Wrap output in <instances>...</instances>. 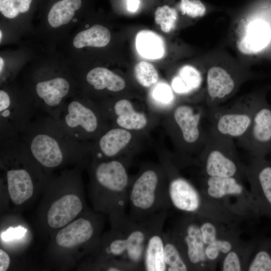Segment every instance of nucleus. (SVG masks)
<instances>
[{
	"instance_id": "obj_33",
	"label": "nucleus",
	"mask_w": 271,
	"mask_h": 271,
	"mask_svg": "<svg viewBox=\"0 0 271 271\" xmlns=\"http://www.w3.org/2000/svg\"><path fill=\"white\" fill-rule=\"evenodd\" d=\"M178 18V14L175 9L167 5L159 7L155 13V21L160 25L161 30L168 33L173 30Z\"/></svg>"
},
{
	"instance_id": "obj_5",
	"label": "nucleus",
	"mask_w": 271,
	"mask_h": 271,
	"mask_svg": "<svg viewBox=\"0 0 271 271\" xmlns=\"http://www.w3.org/2000/svg\"><path fill=\"white\" fill-rule=\"evenodd\" d=\"M128 215L134 221H141L171 208L168 196L167 178L161 169L143 170L131 181L128 195Z\"/></svg>"
},
{
	"instance_id": "obj_26",
	"label": "nucleus",
	"mask_w": 271,
	"mask_h": 271,
	"mask_svg": "<svg viewBox=\"0 0 271 271\" xmlns=\"http://www.w3.org/2000/svg\"><path fill=\"white\" fill-rule=\"evenodd\" d=\"M113 110L116 115V122L121 128L127 130H140L147 124L145 115L134 109L128 100L120 99L114 105Z\"/></svg>"
},
{
	"instance_id": "obj_22",
	"label": "nucleus",
	"mask_w": 271,
	"mask_h": 271,
	"mask_svg": "<svg viewBox=\"0 0 271 271\" xmlns=\"http://www.w3.org/2000/svg\"><path fill=\"white\" fill-rule=\"evenodd\" d=\"M83 208L79 196L67 193L53 202L46 216L47 222L52 228H62L71 222L80 213Z\"/></svg>"
},
{
	"instance_id": "obj_31",
	"label": "nucleus",
	"mask_w": 271,
	"mask_h": 271,
	"mask_svg": "<svg viewBox=\"0 0 271 271\" xmlns=\"http://www.w3.org/2000/svg\"><path fill=\"white\" fill-rule=\"evenodd\" d=\"M247 270L271 271V237L256 241L255 249Z\"/></svg>"
},
{
	"instance_id": "obj_29",
	"label": "nucleus",
	"mask_w": 271,
	"mask_h": 271,
	"mask_svg": "<svg viewBox=\"0 0 271 271\" xmlns=\"http://www.w3.org/2000/svg\"><path fill=\"white\" fill-rule=\"evenodd\" d=\"M202 82L200 71L193 66L187 65L180 68L172 80L171 87L177 93L187 94L198 90Z\"/></svg>"
},
{
	"instance_id": "obj_32",
	"label": "nucleus",
	"mask_w": 271,
	"mask_h": 271,
	"mask_svg": "<svg viewBox=\"0 0 271 271\" xmlns=\"http://www.w3.org/2000/svg\"><path fill=\"white\" fill-rule=\"evenodd\" d=\"M164 259L167 271H187L189 267L170 231L164 234Z\"/></svg>"
},
{
	"instance_id": "obj_23",
	"label": "nucleus",
	"mask_w": 271,
	"mask_h": 271,
	"mask_svg": "<svg viewBox=\"0 0 271 271\" xmlns=\"http://www.w3.org/2000/svg\"><path fill=\"white\" fill-rule=\"evenodd\" d=\"M111 40L109 30L99 24L76 31L70 42V48L78 53L85 48H102L106 46Z\"/></svg>"
},
{
	"instance_id": "obj_11",
	"label": "nucleus",
	"mask_w": 271,
	"mask_h": 271,
	"mask_svg": "<svg viewBox=\"0 0 271 271\" xmlns=\"http://www.w3.org/2000/svg\"><path fill=\"white\" fill-rule=\"evenodd\" d=\"M170 232L189 270H213L207 259L198 216L183 214Z\"/></svg>"
},
{
	"instance_id": "obj_12",
	"label": "nucleus",
	"mask_w": 271,
	"mask_h": 271,
	"mask_svg": "<svg viewBox=\"0 0 271 271\" xmlns=\"http://www.w3.org/2000/svg\"><path fill=\"white\" fill-rule=\"evenodd\" d=\"M72 137L82 142L99 129V119L79 90L68 98L55 118Z\"/></svg>"
},
{
	"instance_id": "obj_6",
	"label": "nucleus",
	"mask_w": 271,
	"mask_h": 271,
	"mask_svg": "<svg viewBox=\"0 0 271 271\" xmlns=\"http://www.w3.org/2000/svg\"><path fill=\"white\" fill-rule=\"evenodd\" d=\"M167 175L168 193L171 207L183 214L195 215L231 223L235 217L202 190L180 176L172 167Z\"/></svg>"
},
{
	"instance_id": "obj_21",
	"label": "nucleus",
	"mask_w": 271,
	"mask_h": 271,
	"mask_svg": "<svg viewBox=\"0 0 271 271\" xmlns=\"http://www.w3.org/2000/svg\"><path fill=\"white\" fill-rule=\"evenodd\" d=\"M271 38L268 24L261 20L250 21L245 27L236 41L238 50L245 55L256 54L264 49Z\"/></svg>"
},
{
	"instance_id": "obj_7",
	"label": "nucleus",
	"mask_w": 271,
	"mask_h": 271,
	"mask_svg": "<svg viewBox=\"0 0 271 271\" xmlns=\"http://www.w3.org/2000/svg\"><path fill=\"white\" fill-rule=\"evenodd\" d=\"M233 140L210 127L199 156L205 176L246 178L247 166L240 160Z\"/></svg>"
},
{
	"instance_id": "obj_15",
	"label": "nucleus",
	"mask_w": 271,
	"mask_h": 271,
	"mask_svg": "<svg viewBox=\"0 0 271 271\" xmlns=\"http://www.w3.org/2000/svg\"><path fill=\"white\" fill-rule=\"evenodd\" d=\"M246 178L260 215L271 219V162L267 158L250 157Z\"/></svg>"
},
{
	"instance_id": "obj_39",
	"label": "nucleus",
	"mask_w": 271,
	"mask_h": 271,
	"mask_svg": "<svg viewBox=\"0 0 271 271\" xmlns=\"http://www.w3.org/2000/svg\"><path fill=\"white\" fill-rule=\"evenodd\" d=\"M268 157H269V158H268L267 157V159L270 161V162H271V154L269 155Z\"/></svg>"
},
{
	"instance_id": "obj_1",
	"label": "nucleus",
	"mask_w": 271,
	"mask_h": 271,
	"mask_svg": "<svg viewBox=\"0 0 271 271\" xmlns=\"http://www.w3.org/2000/svg\"><path fill=\"white\" fill-rule=\"evenodd\" d=\"M22 135V143L31 157L45 168H57L67 158L79 156L84 149L82 142L72 137L49 115L32 120Z\"/></svg>"
},
{
	"instance_id": "obj_35",
	"label": "nucleus",
	"mask_w": 271,
	"mask_h": 271,
	"mask_svg": "<svg viewBox=\"0 0 271 271\" xmlns=\"http://www.w3.org/2000/svg\"><path fill=\"white\" fill-rule=\"evenodd\" d=\"M179 7L182 15L192 18L202 17L206 12L205 6L200 0H180Z\"/></svg>"
},
{
	"instance_id": "obj_36",
	"label": "nucleus",
	"mask_w": 271,
	"mask_h": 271,
	"mask_svg": "<svg viewBox=\"0 0 271 271\" xmlns=\"http://www.w3.org/2000/svg\"><path fill=\"white\" fill-rule=\"evenodd\" d=\"M153 95L157 100L164 103L170 102L173 98L171 88L165 83L157 85L154 89Z\"/></svg>"
},
{
	"instance_id": "obj_9",
	"label": "nucleus",
	"mask_w": 271,
	"mask_h": 271,
	"mask_svg": "<svg viewBox=\"0 0 271 271\" xmlns=\"http://www.w3.org/2000/svg\"><path fill=\"white\" fill-rule=\"evenodd\" d=\"M35 109L24 87L18 89L10 82L3 84L0 89L1 141L18 139L32 121Z\"/></svg>"
},
{
	"instance_id": "obj_25",
	"label": "nucleus",
	"mask_w": 271,
	"mask_h": 271,
	"mask_svg": "<svg viewBox=\"0 0 271 271\" xmlns=\"http://www.w3.org/2000/svg\"><path fill=\"white\" fill-rule=\"evenodd\" d=\"M256 241L241 242L225 254L220 261V270L223 271L247 270L255 249Z\"/></svg>"
},
{
	"instance_id": "obj_30",
	"label": "nucleus",
	"mask_w": 271,
	"mask_h": 271,
	"mask_svg": "<svg viewBox=\"0 0 271 271\" xmlns=\"http://www.w3.org/2000/svg\"><path fill=\"white\" fill-rule=\"evenodd\" d=\"M136 45L138 52L149 59L160 58L165 52L162 38L157 34L149 30H143L137 34Z\"/></svg>"
},
{
	"instance_id": "obj_8",
	"label": "nucleus",
	"mask_w": 271,
	"mask_h": 271,
	"mask_svg": "<svg viewBox=\"0 0 271 271\" xmlns=\"http://www.w3.org/2000/svg\"><path fill=\"white\" fill-rule=\"evenodd\" d=\"M205 177L202 191L240 221L261 216L250 191L241 179L233 177Z\"/></svg>"
},
{
	"instance_id": "obj_20",
	"label": "nucleus",
	"mask_w": 271,
	"mask_h": 271,
	"mask_svg": "<svg viewBox=\"0 0 271 271\" xmlns=\"http://www.w3.org/2000/svg\"><path fill=\"white\" fill-rule=\"evenodd\" d=\"M205 111L201 109L195 110L187 104L176 106L173 112V118L177 126L183 144L199 148L201 152L208 137V132L202 130L201 121Z\"/></svg>"
},
{
	"instance_id": "obj_14",
	"label": "nucleus",
	"mask_w": 271,
	"mask_h": 271,
	"mask_svg": "<svg viewBox=\"0 0 271 271\" xmlns=\"http://www.w3.org/2000/svg\"><path fill=\"white\" fill-rule=\"evenodd\" d=\"M84 0H40L42 26L50 34H59L79 20Z\"/></svg>"
},
{
	"instance_id": "obj_13",
	"label": "nucleus",
	"mask_w": 271,
	"mask_h": 271,
	"mask_svg": "<svg viewBox=\"0 0 271 271\" xmlns=\"http://www.w3.org/2000/svg\"><path fill=\"white\" fill-rule=\"evenodd\" d=\"M237 144L250 157L266 158L271 154V105L260 96L251 123Z\"/></svg>"
},
{
	"instance_id": "obj_18",
	"label": "nucleus",
	"mask_w": 271,
	"mask_h": 271,
	"mask_svg": "<svg viewBox=\"0 0 271 271\" xmlns=\"http://www.w3.org/2000/svg\"><path fill=\"white\" fill-rule=\"evenodd\" d=\"M243 78L242 76L235 74L223 66L210 67L205 77V101L207 107L219 105L232 97Z\"/></svg>"
},
{
	"instance_id": "obj_4",
	"label": "nucleus",
	"mask_w": 271,
	"mask_h": 271,
	"mask_svg": "<svg viewBox=\"0 0 271 271\" xmlns=\"http://www.w3.org/2000/svg\"><path fill=\"white\" fill-rule=\"evenodd\" d=\"M111 223V230L100 238L95 249L97 258L123 259L141 266L143 269L142 262L149 216L141 221H134L127 214Z\"/></svg>"
},
{
	"instance_id": "obj_3",
	"label": "nucleus",
	"mask_w": 271,
	"mask_h": 271,
	"mask_svg": "<svg viewBox=\"0 0 271 271\" xmlns=\"http://www.w3.org/2000/svg\"><path fill=\"white\" fill-rule=\"evenodd\" d=\"M63 66L40 68L29 77L24 87L36 108L54 118L66 100L79 90L72 70Z\"/></svg>"
},
{
	"instance_id": "obj_10",
	"label": "nucleus",
	"mask_w": 271,
	"mask_h": 271,
	"mask_svg": "<svg viewBox=\"0 0 271 271\" xmlns=\"http://www.w3.org/2000/svg\"><path fill=\"white\" fill-rule=\"evenodd\" d=\"M260 97L249 94L230 104L207 107L205 116L210 127L233 139L242 137L251 123Z\"/></svg>"
},
{
	"instance_id": "obj_2",
	"label": "nucleus",
	"mask_w": 271,
	"mask_h": 271,
	"mask_svg": "<svg viewBox=\"0 0 271 271\" xmlns=\"http://www.w3.org/2000/svg\"><path fill=\"white\" fill-rule=\"evenodd\" d=\"M131 181L124 163L102 161L93 167L91 198L96 210L109 214L110 221L125 216Z\"/></svg>"
},
{
	"instance_id": "obj_34",
	"label": "nucleus",
	"mask_w": 271,
	"mask_h": 271,
	"mask_svg": "<svg viewBox=\"0 0 271 271\" xmlns=\"http://www.w3.org/2000/svg\"><path fill=\"white\" fill-rule=\"evenodd\" d=\"M134 72L137 80L143 86L149 87L158 80L157 71L152 64L148 62L141 61L137 64Z\"/></svg>"
},
{
	"instance_id": "obj_28",
	"label": "nucleus",
	"mask_w": 271,
	"mask_h": 271,
	"mask_svg": "<svg viewBox=\"0 0 271 271\" xmlns=\"http://www.w3.org/2000/svg\"><path fill=\"white\" fill-rule=\"evenodd\" d=\"M40 0H0V14L3 20L19 22L30 17L38 8Z\"/></svg>"
},
{
	"instance_id": "obj_24",
	"label": "nucleus",
	"mask_w": 271,
	"mask_h": 271,
	"mask_svg": "<svg viewBox=\"0 0 271 271\" xmlns=\"http://www.w3.org/2000/svg\"><path fill=\"white\" fill-rule=\"evenodd\" d=\"M85 81L96 90L118 92L125 86L124 79L112 71L103 67H96L85 74Z\"/></svg>"
},
{
	"instance_id": "obj_37",
	"label": "nucleus",
	"mask_w": 271,
	"mask_h": 271,
	"mask_svg": "<svg viewBox=\"0 0 271 271\" xmlns=\"http://www.w3.org/2000/svg\"><path fill=\"white\" fill-rule=\"evenodd\" d=\"M10 264V258L3 249H0V271H6Z\"/></svg>"
},
{
	"instance_id": "obj_17",
	"label": "nucleus",
	"mask_w": 271,
	"mask_h": 271,
	"mask_svg": "<svg viewBox=\"0 0 271 271\" xmlns=\"http://www.w3.org/2000/svg\"><path fill=\"white\" fill-rule=\"evenodd\" d=\"M96 215L80 217L63 227L57 233L55 242L60 247L73 248L89 244L94 249L100 240L101 221Z\"/></svg>"
},
{
	"instance_id": "obj_19",
	"label": "nucleus",
	"mask_w": 271,
	"mask_h": 271,
	"mask_svg": "<svg viewBox=\"0 0 271 271\" xmlns=\"http://www.w3.org/2000/svg\"><path fill=\"white\" fill-rule=\"evenodd\" d=\"M168 210L149 216V231L143 259V270L166 271L164 225Z\"/></svg>"
},
{
	"instance_id": "obj_27",
	"label": "nucleus",
	"mask_w": 271,
	"mask_h": 271,
	"mask_svg": "<svg viewBox=\"0 0 271 271\" xmlns=\"http://www.w3.org/2000/svg\"><path fill=\"white\" fill-rule=\"evenodd\" d=\"M131 134L123 128L109 129L100 138L98 146L102 155L108 158L116 156L131 139Z\"/></svg>"
},
{
	"instance_id": "obj_16",
	"label": "nucleus",
	"mask_w": 271,
	"mask_h": 271,
	"mask_svg": "<svg viewBox=\"0 0 271 271\" xmlns=\"http://www.w3.org/2000/svg\"><path fill=\"white\" fill-rule=\"evenodd\" d=\"M15 151L16 164L9 149L2 145L3 153L11 161L5 171V179L9 197L12 202L20 205L30 199L34 191V180L28 167L18 162V140H12Z\"/></svg>"
},
{
	"instance_id": "obj_38",
	"label": "nucleus",
	"mask_w": 271,
	"mask_h": 271,
	"mask_svg": "<svg viewBox=\"0 0 271 271\" xmlns=\"http://www.w3.org/2000/svg\"><path fill=\"white\" fill-rule=\"evenodd\" d=\"M139 0H127V8L129 11L134 12L139 8Z\"/></svg>"
}]
</instances>
